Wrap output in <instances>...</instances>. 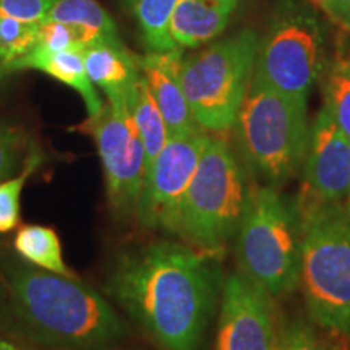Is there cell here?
Returning a JSON list of instances; mask_svg holds the SVG:
<instances>
[{
    "label": "cell",
    "instance_id": "2",
    "mask_svg": "<svg viewBox=\"0 0 350 350\" xmlns=\"http://www.w3.org/2000/svg\"><path fill=\"white\" fill-rule=\"evenodd\" d=\"M25 334L52 350H112L125 326L103 295L73 278L20 266L8 274Z\"/></svg>",
    "mask_w": 350,
    "mask_h": 350
},
{
    "label": "cell",
    "instance_id": "3",
    "mask_svg": "<svg viewBox=\"0 0 350 350\" xmlns=\"http://www.w3.org/2000/svg\"><path fill=\"white\" fill-rule=\"evenodd\" d=\"M300 284L308 317L350 334V219L342 204L299 198Z\"/></svg>",
    "mask_w": 350,
    "mask_h": 350
},
{
    "label": "cell",
    "instance_id": "30",
    "mask_svg": "<svg viewBox=\"0 0 350 350\" xmlns=\"http://www.w3.org/2000/svg\"><path fill=\"white\" fill-rule=\"evenodd\" d=\"M342 206H344V209H345V213H347V216H349V219H350V196H349V198H347V200H345V201H344V204H342Z\"/></svg>",
    "mask_w": 350,
    "mask_h": 350
},
{
    "label": "cell",
    "instance_id": "29",
    "mask_svg": "<svg viewBox=\"0 0 350 350\" xmlns=\"http://www.w3.org/2000/svg\"><path fill=\"white\" fill-rule=\"evenodd\" d=\"M122 2L125 3V7H129V8H131V10H133L135 5H137L138 0H122Z\"/></svg>",
    "mask_w": 350,
    "mask_h": 350
},
{
    "label": "cell",
    "instance_id": "9",
    "mask_svg": "<svg viewBox=\"0 0 350 350\" xmlns=\"http://www.w3.org/2000/svg\"><path fill=\"white\" fill-rule=\"evenodd\" d=\"M323 36L310 13L282 15L258 46L253 75L284 96L306 100L321 70Z\"/></svg>",
    "mask_w": 350,
    "mask_h": 350
},
{
    "label": "cell",
    "instance_id": "11",
    "mask_svg": "<svg viewBox=\"0 0 350 350\" xmlns=\"http://www.w3.org/2000/svg\"><path fill=\"white\" fill-rule=\"evenodd\" d=\"M281 327L273 297L265 288L243 273L227 279L214 350H274Z\"/></svg>",
    "mask_w": 350,
    "mask_h": 350
},
{
    "label": "cell",
    "instance_id": "14",
    "mask_svg": "<svg viewBox=\"0 0 350 350\" xmlns=\"http://www.w3.org/2000/svg\"><path fill=\"white\" fill-rule=\"evenodd\" d=\"M240 0H180L170 20V38L177 49H191L226 29Z\"/></svg>",
    "mask_w": 350,
    "mask_h": 350
},
{
    "label": "cell",
    "instance_id": "6",
    "mask_svg": "<svg viewBox=\"0 0 350 350\" xmlns=\"http://www.w3.org/2000/svg\"><path fill=\"white\" fill-rule=\"evenodd\" d=\"M260 38L252 29L183 59L180 83L196 124L203 130H230L250 86Z\"/></svg>",
    "mask_w": 350,
    "mask_h": 350
},
{
    "label": "cell",
    "instance_id": "25",
    "mask_svg": "<svg viewBox=\"0 0 350 350\" xmlns=\"http://www.w3.org/2000/svg\"><path fill=\"white\" fill-rule=\"evenodd\" d=\"M25 144V135L18 129L0 124V182L10 178L21 164Z\"/></svg>",
    "mask_w": 350,
    "mask_h": 350
},
{
    "label": "cell",
    "instance_id": "20",
    "mask_svg": "<svg viewBox=\"0 0 350 350\" xmlns=\"http://www.w3.org/2000/svg\"><path fill=\"white\" fill-rule=\"evenodd\" d=\"M180 0H138L133 12L142 29L144 46L150 52L175 51L170 38V20Z\"/></svg>",
    "mask_w": 350,
    "mask_h": 350
},
{
    "label": "cell",
    "instance_id": "18",
    "mask_svg": "<svg viewBox=\"0 0 350 350\" xmlns=\"http://www.w3.org/2000/svg\"><path fill=\"white\" fill-rule=\"evenodd\" d=\"M15 250L25 261L31 262L36 268L73 278V273L64 261L59 235L51 227L23 226L15 237Z\"/></svg>",
    "mask_w": 350,
    "mask_h": 350
},
{
    "label": "cell",
    "instance_id": "27",
    "mask_svg": "<svg viewBox=\"0 0 350 350\" xmlns=\"http://www.w3.org/2000/svg\"><path fill=\"white\" fill-rule=\"evenodd\" d=\"M0 350H23L21 347H18L16 344L10 342V340H5L0 338Z\"/></svg>",
    "mask_w": 350,
    "mask_h": 350
},
{
    "label": "cell",
    "instance_id": "23",
    "mask_svg": "<svg viewBox=\"0 0 350 350\" xmlns=\"http://www.w3.org/2000/svg\"><path fill=\"white\" fill-rule=\"evenodd\" d=\"M326 104L350 142V59L339 60L327 75Z\"/></svg>",
    "mask_w": 350,
    "mask_h": 350
},
{
    "label": "cell",
    "instance_id": "26",
    "mask_svg": "<svg viewBox=\"0 0 350 350\" xmlns=\"http://www.w3.org/2000/svg\"><path fill=\"white\" fill-rule=\"evenodd\" d=\"M55 0H0V15L26 23H42Z\"/></svg>",
    "mask_w": 350,
    "mask_h": 350
},
{
    "label": "cell",
    "instance_id": "17",
    "mask_svg": "<svg viewBox=\"0 0 350 350\" xmlns=\"http://www.w3.org/2000/svg\"><path fill=\"white\" fill-rule=\"evenodd\" d=\"M126 106H129L135 124L142 137L144 152H146V174L151 164L159 154L164 144L167 143L169 133L159 107L152 98L148 83L143 75L138 77L135 85L126 93Z\"/></svg>",
    "mask_w": 350,
    "mask_h": 350
},
{
    "label": "cell",
    "instance_id": "13",
    "mask_svg": "<svg viewBox=\"0 0 350 350\" xmlns=\"http://www.w3.org/2000/svg\"><path fill=\"white\" fill-rule=\"evenodd\" d=\"M182 49L148 52L139 57L138 67L167 126L169 138L185 137L203 130L196 124L180 83Z\"/></svg>",
    "mask_w": 350,
    "mask_h": 350
},
{
    "label": "cell",
    "instance_id": "21",
    "mask_svg": "<svg viewBox=\"0 0 350 350\" xmlns=\"http://www.w3.org/2000/svg\"><path fill=\"white\" fill-rule=\"evenodd\" d=\"M44 21L83 26L103 33L107 38L120 39L116 21L96 0H55Z\"/></svg>",
    "mask_w": 350,
    "mask_h": 350
},
{
    "label": "cell",
    "instance_id": "32",
    "mask_svg": "<svg viewBox=\"0 0 350 350\" xmlns=\"http://www.w3.org/2000/svg\"><path fill=\"white\" fill-rule=\"evenodd\" d=\"M349 339H350V334H349Z\"/></svg>",
    "mask_w": 350,
    "mask_h": 350
},
{
    "label": "cell",
    "instance_id": "24",
    "mask_svg": "<svg viewBox=\"0 0 350 350\" xmlns=\"http://www.w3.org/2000/svg\"><path fill=\"white\" fill-rule=\"evenodd\" d=\"M39 156L29 152L25 159V169L20 175L0 182V232H10L20 222V198L25 183L38 169Z\"/></svg>",
    "mask_w": 350,
    "mask_h": 350
},
{
    "label": "cell",
    "instance_id": "31",
    "mask_svg": "<svg viewBox=\"0 0 350 350\" xmlns=\"http://www.w3.org/2000/svg\"><path fill=\"white\" fill-rule=\"evenodd\" d=\"M314 3H317V5H319V2H321V0H313Z\"/></svg>",
    "mask_w": 350,
    "mask_h": 350
},
{
    "label": "cell",
    "instance_id": "15",
    "mask_svg": "<svg viewBox=\"0 0 350 350\" xmlns=\"http://www.w3.org/2000/svg\"><path fill=\"white\" fill-rule=\"evenodd\" d=\"M83 52L85 51L52 52L41 46H36L28 55H25L23 59H20L13 65V72L25 68L39 70V72L47 73L55 80L64 83V85L73 88L85 100L88 116L93 117L103 109L104 103L96 93L93 81L88 77Z\"/></svg>",
    "mask_w": 350,
    "mask_h": 350
},
{
    "label": "cell",
    "instance_id": "16",
    "mask_svg": "<svg viewBox=\"0 0 350 350\" xmlns=\"http://www.w3.org/2000/svg\"><path fill=\"white\" fill-rule=\"evenodd\" d=\"M85 67L94 86H99L107 98L126 96L142 75L138 59L126 51L124 42H100L86 47Z\"/></svg>",
    "mask_w": 350,
    "mask_h": 350
},
{
    "label": "cell",
    "instance_id": "19",
    "mask_svg": "<svg viewBox=\"0 0 350 350\" xmlns=\"http://www.w3.org/2000/svg\"><path fill=\"white\" fill-rule=\"evenodd\" d=\"M274 350H350V339L312 319H294L281 327Z\"/></svg>",
    "mask_w": 350,
    "mask_h": 350
},
{
    "label": "cell",
    "instance_id": "5",
    "mask_svg": "<svg viewBox=\"0 0 350 350\" xmlns=\"http://www.w3.org/2000/svg\"><path fill=\"white\" fill-rule=\"evenodd\" d=\"M247 195L243 169L229 142L209 135L183 198L175 235L191 247L219 253L239 230Z\"/></svg>",
    "mask_w": 350,
    "mask_h": 350
},
{
    "label": "cell",
    "instance_id": "4",
    "mask_svg": "<svg viewBox=\"0 0 350 350\" xmlns=\"http://www.w3.org/2000/svg\"><path fill=\"white\" fill-rule=\"evenodd\" d=\"M235 126L245 163L271 185L288 180L305 163L306 100L278 93L253 75Z\"/></svg>",
    "mask_w": 350,
    "mask_h": 350
},
{
    "label": "cell",
    "instance_id": "8",
    "mask_svg": "<svg viewBox=\"0 0 350 350\" xmlns=\"http://www.w3.org/2000/svg\"><path fill=\"white\" fill-rule=\"evenodd\" d=\"M85 130L98 148L113 213L120 216L137 213L146 180V152L126 106V96L107 98L103 109L86 120Z\"/></svg>",
    "mask_w": 350,
    "mask_h": 350
},
{
    "label": "cell",
    "instance_id": "1",
    "mask_svg": "<svg viewBox=\"0 0 350 350\" xmlns=\"http://www.w3.org/2000/svg\"><path fill=\"white\" fill-rule=\"evenodd\" d=\"M217 252L156 242L126 253L107 292L164 350H198L217 294Z\"/></svg>",
    "mask_w": 350,
    "mask_h": 350
},
{
    "label": "cell",
    "instance_id": "22",
    "mask_svg": "<svg viewBox=\"0 0 350 350\" xmlns=\"http://www.w3.org/2000/svg\"><path fill=\"white\" fill-rule=\"evenodd\" d=\"M39 42V23H26L0 15V60L13 72V65L28 55Z\"/></svg>",
    "mask_w": 350,
    "mask_h": 350
},
{
    "label": "cell",
    "instance_id": "28",
    "mask_svg": "<svg viewBox=\"0 0 350 350\" xmlns=\"http://www.w3.org/2000/svg\"><path fill=\"white\" fill-rule=\"evenodd\" d=\"M8 73H12V70L8 68L7 65L2 62V60H0V83H2V80L8 75Z\"/></svg>",
    "mask_w": 350,
    "mask_h": 350
},
{
    "label": "cell",
    "instance_id": "7",
    "mask_svg": "<svg viewBox=\"0 0 350 350\" xmlns=\"http://www.w3.org/2000/svg\"><path fill=\"white\" fill-rule=\"evenodd\" d=\"M242 273L271 297L291 294L300 281L297 214L271 187L248 190L239 226Z\"/></svg>",
    "mask_w": 350,
    "mask_h": 350
},
{
    "label": "cell",
    "instance_id": "12",
    "mask_svg": "<svg viewBox=\"0 0 350 350\" xmlns=\"http://www.w3.org/2000/svg\"><path fill=\"white\" fill-rule=\"evenodd\" d=\"M301 198L344 204L350 196V142L325 103L310 126Z\"/></svg>",
    "mask_w": 350,
    "mask_h": 350
},
{
    "label": "cell",
    "instance_id": "10",
    "mask_svg": "<svg viewBox=\"0 0 350 350\" xmlns=\"http://www.w3.org/2000/svg\"><path fill=\"white\" fill-rule=\"evenodd\" d=\"M209 135L203 131L169 138L146 174L137 206L139 224L175 234L185 193Z\"/></svg>",
    "mask_w": 350,
    "mask_h": 350
}]
</instances>
